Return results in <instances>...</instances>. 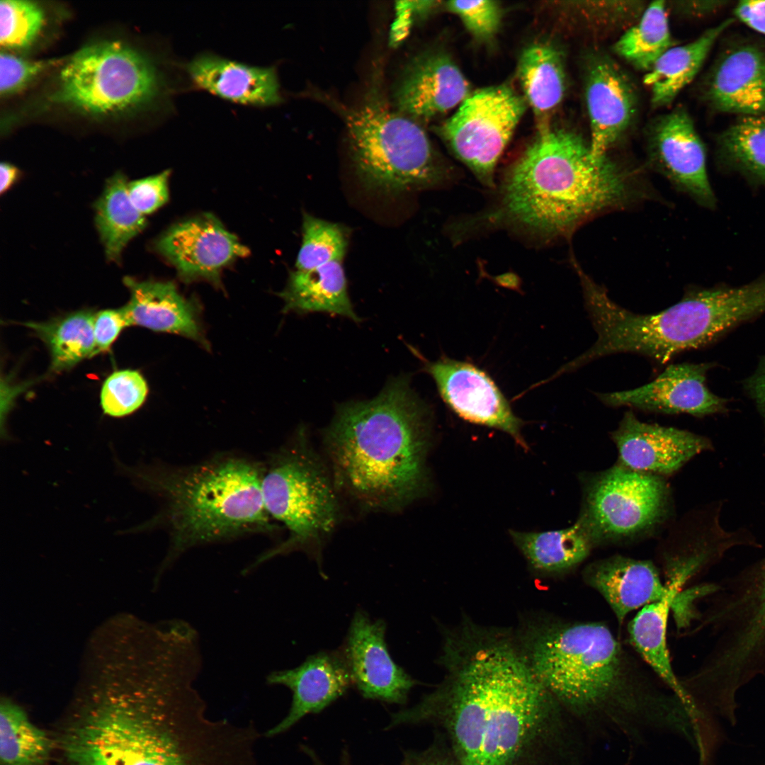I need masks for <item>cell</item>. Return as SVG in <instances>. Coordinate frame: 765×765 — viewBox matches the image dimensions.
<instances>
[{
  "label": "cell",
  "mask_w": 765,
  "mask_h": 765,
  "mask_svg": "<svg viewBox=\"0 0 765 765\" xmlns=\"http://www.w3.org/2000/svg\"><path fill=\"white\" fill-rule=\"evenodd\" d=\"M444 646L446 679L417 704L392 713L389 729L438 725L462 765H533L549 756L561 765H580L582 739L521 643L469 625Z\"/></svg>",
  "instance_id": "1"
},
{
  "label": "cell",
  "mask_w": 765,
  "mask_h": 765,
  "mask_svg": "<svg viewBox=\"0 0 765 765\" xmlns=\"http://www.w3.org/2000/svg\"><path fill=\"white\" fill-rule=\"evenodd\" d=\"M197 667H140L130 688L98 691L64 740L71 765H254L247 726L212 720Z\"/></svg>",
  "instance_id": "2"
},
{
  "label": "cell",
  "mask_w": 765,
  "mask_h": 765,
  "mask_svg": "<svg viewBox=\"0 0 765 765\" xmlns=\"http://www.w3.org/2000/svg\"><path fill=\"white\" fill-rule=\"evenodd\" d=\"M430 431L405 376L370 400L341 404L324 432L335 484L370 510L402 509L429 489Z\"/></svg>",
  "instance_id": "3"
},
{
  "label": "cell",
  "mask_w": 765,
  "mask_h": 765,
  "mask_svg": "<svg viewBox=\"0 0 765 765\" xmlns=\"http://www.w3.org/2000/svg\"><path fill=\"white\" fill-rule=\"evenodd\" d=\"M522 645L546 688L589 735L640 742L659 731L663 703L638 696L627 684L622 652L605 625L556 624L532 629Z\"/></svg>",
  "instance_id": "4"
},
{
  "label": "cell",
  "mask_w": 765,
  "mask_h": 765,
  "mask_svg": "<svg viewBox=\"0 0 765 765\" xmlns=\"http://www.w3.org/2000/svg\"><path fill=\"white\" fill-rule=\"evenodd\" d=\"M634 178L607 156L594 159L577 133L545 126L505 176L499 215L545 238L566 237L629 204Z\"/></svg>",
  "instance_id": "5"
},
{
  "label": "cell",
  "mask_w": 765,
  "mask_h": 765,
  "mask_svg": "<svg viewBox=\"0 0 765 765\" xmlns=\"http://www.w3.org/2000/svg\"><path fill=\"white\" fill-rule=\"evenodd\" d=\"M120 466L137 487L164 501L157 515L132 531L168 529L170 547L157 582L192 548L278 528L263 501L264 465L253 460L224 455L182 468Z\"/></svg>",
  "instance_id": "6"
},
{
  "label": "cell",
  "mask_w": 765,
  "mask_h": 765,
  "mask_svg": "<svg viewBox=\"0 0 765 765\" xmlns=\"http://www.w3.org/2000/svg\"><path fill=\"white\" fill-rule=\"evenodd\" d=\"M334 484L305 431L300 429L290 443L271 455L264 465L261 482L267 513L273 521L283 524L288 536L259 555L242 574L296 550H303L320 562L322 545L339 518Z\"/></svg>",
  "instance_id": "7"
},
{
  "label": "cell",
  "mask_w": 765,
  "mask_h": 765,
  "mask_svg": "<svg viewBox=\"0 0 765 765\" xmlns=\"http://www.w3.org/2000/svg\"><path fill=\"white\" fill-rule=\"evenodd\" d=\"M352 163L361 183L389 193L441 184L445 168L422 128L374 93L345 113Z\"/></svg>",
  "instance_id": "8"
},
{
  "label": "cell",
  "mask_w": 765,
  "mask_h": 765,
  "mask_svg": "<svg viewBox=\"0 0 765 765\" xmlns=\"http://www.w3.org/2000/svg\"><path fill=\"white\" fill-rule=\"evenodd\" d=\"M158 91V75L148 59L125 43L106 40L68 59L50 98L86 114L109 115L147 103Z\"/></svg>",
  "instance_id": "9"
},
{
  "label": "cell",
  "mask_w": 765,
  "mask_h": 765,
  "mask_svg": "<svg viewBox=\"0 0 765 765\" xmlns=\"http://www.w3.org/2000/svg\"><path fill=\"white\" fill-rule=\"evenodd\" d=\"M708 596L706 623L718 672L741 686L765 676V557L714 584Z\"/></svg>",
  "instance_id": "10"
},
{
  "label": "cell",
  "mask_w": 765,
  "mask_h": 765,
  "mask_svg": "<svg viewBox=\"0 0 765 765\" xmlns=\"http://www.w3.org/2000/svg\"><path fill=\"white\" fill-rule=\"evenodd\" d=\"M579 521L592 542L642 533L663 518L667 487L657 475L621 465L596 475L589 484Z\"/></svg>",
  "instance_id": "11"
},
{
  "label": "cell",
  "mask_w": 765,
  "mask_h": 765,
  "mask_svg": "<svg viewBox=\"0 0 765 765\" xmlns=\"http://www.w3.org/2000/svg\"><path fill=\"white\" fill-rule=\"evenodd\" d=\"M526 108V100L508 86L481 89L469 95L439 132L476 178L492 187L497 162Z\"/></svg>",
  "instance_id": "12"
},
{
  "label": "cell",
  "mask_w": 765,
  "mask_h": 765,
  "mask_svg": "<svg viewBox=\"0 0 765 765\" xmlns=\"http://www.w3.org/2000/svg\"><path fill=\"white\" fill-rule=\"evenodd\" d=\"M424 364L442 400L455 414L469 422L504 431L528 450L521 434L522 420L486 372L470 363L447 357Z\"/></svg>",
  "instance_id": "13"
},
{
  "label": "cell",
  "mask_w": 765,
  "mask_h": 765,
  "mask_svg": "<svg viewBox=\"0 0 765 765\" xmlns=\"http://www.w3.org/2000/svg\"><path fill=\"white\" fill-rule=\"evenodd\" d=\"M155 249L189 283L204 280L220 285L225 268L246 256L249 249L220 220L203 214L169 228L154 243Z\"/></svg>",
  "instance_id": "14"
},
{
  "label": "cell",
  "mask_w": 765,
  "mask_h": 765,
  "mask_svg": "<svg viewBox=\"0 0 765 765\" xmlns=\"http://www.w3.org/2000/svg\"><path fill=\"white\" fill-rule=\"evenodd\" d=\"M647 147L653 166L676 188L703 207L715 206L705 147L686 110L679 108L657 119L650 130Z\"/></svg>",
  "instance_id": "15"
},
{
  "label": "cell",
  "mask_w": 765,
  "mask_h": 765,
  "mask_svg": "<svg viewBox=\"0 0 765 765\" xmlns=\"http://www.w3.org/2000/svg\"><path fill=\"white\" fill-rule=\"evenodd\" d=\"M711 363L672 364L654 380L638 388L597 393L611 407L629 406L640 409L696 416L722 414L728 400L711 392L706 385Z\"/></svg>",
  "instance_id": "16"
},
{
  "label": "cell",
  "mask_w": 765,
  "mask_h": 765,
  "mask_svg": "<svg viewBox=\"0 0 765 765\" xmlns=\"http://www.w3.org/2000/svg\"><path fill=\"white\" fill-rule=\"evenodd\" d=\"M386 625L357 611L342 650L352 684L368 699L405 704L416 681L392 659L385 642Z\"/></svg>",
  "instance_id": "17"
},
{
  "label": "cell",
  "mask_w": 765,
  "mask_h": 765,
  "mask_svg": "<svg viewBox=\"0 0 765 765\" xmlns=\"http://www.w3.org/2000/svg\"><path fill=\"white\" fill-rule=\"evenodd\" d=\"M612 438L620 465L633 470L668 475L711 448L708 438L691 431L640 421L626 412Z\"/></svg>",
  "instance_id": "18"
},
{
  "label": "cell",
  "mask_w": 765,
  "mask_h": 765,
  "mask_svg": "<svg viewBox=\"0 0 765 765\" xmlns=\"http://www.w3.org/2000/svg\"><path fill=\"white\" fill-rule=\"evenodd\" d=\"M266 683L284 686L293 693L288 714L267 731L268 737L286 732L308 714L319 713L353 685L342 651L320 652L297 667L271 672Z\"/></svg>",
  "instance_id": "19"
},
{
  "label": "cell",
  "mask_w": 765,
  "mask_h": 765,
  "mask_svg": "<svg viewBox=\"0 0 765 765\" xmlns=\"http://www.w3.org/2000/svg\"><path fill=\"white\" fill-rule=\"evenodd\" d=\"M585 99L591 130L590 152L594 159H599L606 156L630 125L635 110V91L615 62L596 55L586 66Z\"/></svg>",
  "instance_id": "20"
},
{
  "label": "cell",
  "mask_w": 765,
  "mask_h": 765,
  "mask_svg": "<svg viewBox=\"0 0 765 765\" xmlns=\"http://www.w3.org/2000/svg\"><path fill=\"white\" fill-rule=\"evenodd\" d=\"M469 84L446 55L419 58L408 69L395 94L398 112L412 120H430L460 105L470 95Z\"/></svg>",
  "instance_id": "21"
},
{
  "label": "cell",
  "mask_w": 765,
  "mask_h": 765,
  "mask_svg": "<svg viewBox=\"0 0 765 765\" xmlns=\"http://www.w3.org/2000/svg\"><path fill=\"white\" fill-rule=\"evenodd\" d=\"M706 96L719 111L742 116L765 114V52L752 44L725 52L709 75Z\"/></svg>",
  "instance_id": "22"
},
{
  "label": "cell",
  "mask_w": 765,
  "mask_h": 765,
  "mask_svg": "<svg viewBox=\"0 0 765 765\" xmlns=\"http://www.w3.org/2000/svg\"><path fill=\"white\" fill-rule=\"evenodd\" d=\"M123 281L130 294L129 302L120 307L128 327L178 334L208 347L197 301L183 296L169 281H139L131 277Z\"/></svg>",
  "instance_id": "23"
},
{
  "label": "cell",
  "mask_w": 765,
  "mask_h": 765,
  "mask_svg": "<svg viewBox=\"0 0 765 765\" xmlns=\"http://www.w3.org/2000/svg\"><path fill=\"white\" fill-rule=\"evenodd\" d=\"M587 582L604 598L621 623L631 611L668 592L650 562L615 556L589 566Z\"/></svg>",
  "instance_id": "24"
},
{
  "label": "cell",
  "mask_w": 765,
  "mask_h": 765,
  "mask_svg": "<svg viewBox=\"0 0 765 765\" xmlns=\"http://www.w3.org/2000/svg\"><path fill=\"white\" fill-rule=\"evenodd\" d=\"M188 71L199 87L231 101L268 106L280 101L278 79L273 68L251 67L203 55L189 64Z\"/></svg>",
  "instance_id": "25"
},
{
  "label": "cell",
  "mask_w": 765,
  "mask_h": 765,
  "mask_svg": "<svg viewBox=\"0 0 765 765\" xmlns=\"http://www.w3.org/2000/svg\"><path fill=\"white\" fill-rule=\"evenodd\" d=\"M691 576L687 567L674 565V576L668 585V592L662 599L642 608L630 622L629 633L633 645L645 660L676 697L693 708V702L672 669L667 644L669 608L681 586Z\"/></svg>",
  "instance_id": "26"
},
{
  "label": "cell",
  "mask_w": 765,
  "mask_h": 765,
  "mask_svg": "<svg viewBox=\"0 0 765 765\" xmlns=\"http://www.w3.org/2000/svg\"><path fill=\"white\" fill-rule=\"evenodd\" d=\"M279 296L284 301V312H321L346 317L356 322L360 321L348 296L342 261L290 272Z\"/></svg>",
  "instance_id": "27"
},
{
  "label": "cell",
  "mask_w": 765,
  "mask_h": 765,
  "mask_svg": "<svg viewBox=\"0 0 765 765\" xmlns=\"http://www.w3.org/2000/svg\"><path fill=\"white\" fill-rule=\"evenodd\" d=\"M727 19L707 30L695 40L672 47L655 62L644 77L650 91L652 104L670 103L696 76L713 45L732 23Z\"/></svg>",
  "instance_id": "28"
},
{
  "label": "cell",
  "mask_w": 765,
  "mask_h": 765,
  "mask_svg": "<svg viewBox=\"0 0 765 765\" xmlns=\"http://www.w3.org/2000/svg\"><path fill=\"white\" fill-rule=\"evenodd\" d=\"M509 534L529 566L540 573L567 571L583 561L593 543L587 531L578 520L566 528Z\"/></svg>",
  "instance_id": "29"
},
{
  "label": "cell",
  "mask_w": 765,
  "mask_h": 765,
  "mask_svg": "<svg viewBox=\"0 0 765 765\" xmlns=\"http://www.w3.org/2000/svg\"><path fill=\"white\" fill-rule=\"evenodd\" d=\"M560 52L553 46L536 43L522 52L518 76L526 100L539 119L548 116L561 102L565 76Z\"/></svg>",
  "instance_id": "30"
},
{
  "label": "cell",
  "mask_w": 765,
  "mask_h": 765,
  "mask_svg": "<svg viewBox=\"0 0 765 765\" xmlns=\"http://www.w3.org/2000/svg\"><path fill=\"white\" fill-rule=\"evenodd\" d=\"M128 181L117 172L107 181L95 203L96 225L108 260L119 261L123 249L147 225L144 215L132 205Z\"/></svg>",
  "instance_id": "31"
},
{
  "label": "cell",
  "mask_w": 765,
  "mask_h": 765,
  "mask_svg": "<svg viewBox=\"0 0 765 765\" xmlns=\"http://www.w3.org/2000/svg\"><path fill=\"white\" fill-rule=\"evenodd\" d=\"M95 314L81 310L45 322H26L47 346L51 368L60 372L72 368L98 353L94 323Z\"/></svg>",
  "instance_id": "32"
},
{
  "label": "cell",
  "mask_w": 765,
  "mask_h": 765,
  "mask_svg": "<svg viewBox=\"0 0 765 765\" xmlns=\"http://www.w3.org/2000/svg\"><path fill=\"white\" fill-rule=\"evenodd\" d=\"M717 159L725 170L765 185V114L742 116L717 140Z\"/></svg>",
  "instance_id": "33"
},
{
  "label": "cell",
  "mask_w": 765,
  "mask_h": 765,
  "mask_svg": "<svg viewBox=\"0 0 765 765\" xmlns=\"http://www.w3.org/2000/svg\"><path fill=\"white\" fill-rule=\"evenodd\" d=\"M52 747L47 733L30 721L20 706L8 698L1 700V765H45Z\"/></svg>",
  "instance_id": "34"
},
{
  "label": "cell",
  "mask_w": 765,
  "mask_h": 765,
  "mask_svg": "<svg viewBox=\"0 0 765 765\" xmlns=\"http://www.w3.org/2000/svg\"><path fill=\"white\" fill-rule=\"evenodd\" d=\"M670 47L672 38L664 1L652 2L638 23L616 42L615 51L635 68L650 71Z\"/></svg>",
  "instance_id": "35"
},
{
  "label": "cell",
  "mask_w": 765,
  "mask_h": 765,
  "mask_svg": "<svg viewBox=\"0 0 765 765\" xmlns=\"http://www.w3.org/2000/svg\"><path fill=\"white\" fill-rule=\"evenodd\" d=\"M302 239L296 270L308 271L334 261H342L348 246V233L338 223L308 213L302 218Z\"/></svg>",
  "instance_id": "36"
},
{
  "label": "cell",
  "mask_w": 765,
  "mask_h": 765,
  "mask_svg": "<svg viewBox=\"0 0 765 765\" xmlns=\"http://www.w3.org/2000/svg\"><path fill=\"white\" fill-rule=\"evenodd\" d=\"M45 23V13L35 2L26 0L0 1V44L7 50L30 46Z\"/></svg>",
  "instance_id": "37"
},
{
  "label": "cell",
  "mask_w": 765,
  "mask_h": 765,
  "mask_svg": "<svg viewBox=\"0 0 765 765\" xmlns=\"http://www.w3.org/2000/svg\"><path fill=\"white\" fill-rule=\"evenodd\" d=\"M148 393L145 379L135 370L113 372L103 383L101 405L103 413L113 417L129 415L144 403Z\"/></svg>",
  "instance_id": "38"
},
{
  "label": "cell",
  "mask_w": 765,
  "mask_h": 765,
  "mask_svg": "<svg viewBox=\"0 0 765 765\" xmlns=\"http://www.w3.org/2000/svg\"><path fill=\"white\" fill-rule=\"evenodd\" d=\"M446 8L457 15L475 38L488 40L497 32L502 16L501 6L494 1H450Z\"/></svg>",
  "instance_id": "39"
},
{
  "label": "cell",
  "mask_w": 765,
  "mask_h": 765,
  "mask_svg": "<svg viewBox=\"0 0 765 765\" xmlns=\"http://www.w3.org/2000/svg\"><path fill=\"white\" fill-rule=\"evenodd\" d=\"M55 62L31 60L1 51L0 54V93L14 94L28 84Z\"/></svg>",
  "instance_id": "40"
},
{
  "label": "cell",
  "mask_w": 765,
  "mask_h": 765,
  "mask_svg": "<svg viewBox=\"0 0 765 765\" xmlns=\"http://www.w3.org/2000/svg\"><path fill=\"white\" fill-rule=\"evenodd\" d=\"M169 176V171H165L128 183L129 198L141 214H150L166 203Z\"/></svg>",
  "instance_id": "41"
},
{
  "label": "cell",
  "mask_w": 765,
  "mask_h": 765,
  "mask_svg": "<svg viewBox=\"0 0 765 765\" xmlns=\"http://www.w3.org/2000/svg\"><path fill=\"white\" fill-rule=\"evenodd\" d=\"M127 324L121 309H108L95 314L94 332L97 352L106 351Z\"/></svg>",
  "instance_id": "42"
},
{
  "label": "cell",
  "mask_w": 765,
  "mask_h": 765,
  "mask_svg": "<svg viewBox=\"0 0 765 765\" xmlns=\"http://www.w3.org/2000/svg\"><path fill=\"white\" fill-rule=\"evenodd\" d=\"M400 765H462L450 748L442 743L434 742L429 748L421 751H409L404 753Z\"/></svg>",
  "instance_id": "43"
},
{
  "label": "cell",
  "mask_w": 765,
  "mask_h": 765,
  "mask_svg": "<svg viewBox=\"0 0 765 765\" xmlns=\"http://www.w3.org/2000/svg\"><path fill=\"white\" fill-rule=\"evenodd\" d=\"M742 385L765 426V354L760 358L754 372L743 380Z\"/></svg>",
  "instance_id": "44"
},
{
  "label": "cell",
  "mask_w": 765,
  "mask_h": 765,
  "mask_svg": "<svg viewBox=\"0 0 765 765\" xmlns=\"http://www.w3.org/2000/svg\"><path fill=\"white\" fill-rule=\"evenodd\" d=\"M734 13L748 27L765 35V1H740Z\"/></svg>",
  "instance_id": "45"
},
{
  "label": "cell",
  "mask_w": 765,
  "mask_h": 765,
  "mask_svg": "<svg viewBox=\"0 0 765 765\" xmlns=\"http://www.w3.org/2000/svg\"><path fill=\"white\" fill-rule=\"evenodd\" d=\"M726 1H683L679 9L684 13L691 15H706L713 13L725 6Z\"/></svg>",
  "instance_id": "46"
},
{
  "label": "cell",
  "mask_w": 765,
  "mask_h": 765,
  "mask_svg": "<svg viewBox=\"0 0 765 765\" xmlns=\"http://www.w3.org/2000/svg\"><path fill=\"white\" fill-rule=\"evenodd\" d=\"M1 174V193L7 191L16 181L19 172L13 165L7 162H2L0 168Z\"/></svg>",
  "instance_id": "47"
},
{
  "label": "cell",
  "mask_w": 765,
  "mask_h": 765,
  "mask_svg": "<svg viewBox=\"0 0 765 765\" xmlns=\"http://www.w3.org/2000/svg\"><path fill=\"white\" fill-rule=\"evenodd\" d=\"M309 756L312 761V765H325L322 761L318 757L316 753L309 747H307L304 752Z\"/></svg>",
  "instance_id": "48"
}]
</instances>
